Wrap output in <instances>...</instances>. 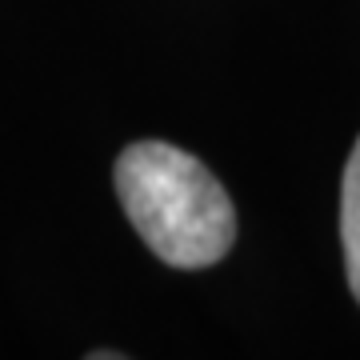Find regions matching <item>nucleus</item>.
<instances>
[{
    "instance_id": "f257e3e1",
    "label": "nucleus",
    "mask_w": 360,
    "mask_h": 360,
    "mask_svg": "<svg viewBox=\"0 0 360 360\" xmlns=\"http://www.w3.org/2000/svg\"><path fill=\"white\" fill-rule=\"evenodd\" d=\"M116 196L132 229L172 269H208L236 240V208L193 153L136 141L116 156Z\"/></svg>"
},
{
    "instance_id": "f03ea898",
    "label": "nucleus",
    "mask_w": 360,
    "mask_h": 360,
    "mask_svg": "<svg viewBox=\"0 0 360 360\" xmlns=\"http://www.w3.org/2000/svg\"><path fill=\"white\" fill-rule=\"evenodd\" d=\"M340 245H345L348 288L360 300V136L352 144L345 180H340Z\"/></svg>"
}]
</instances>
